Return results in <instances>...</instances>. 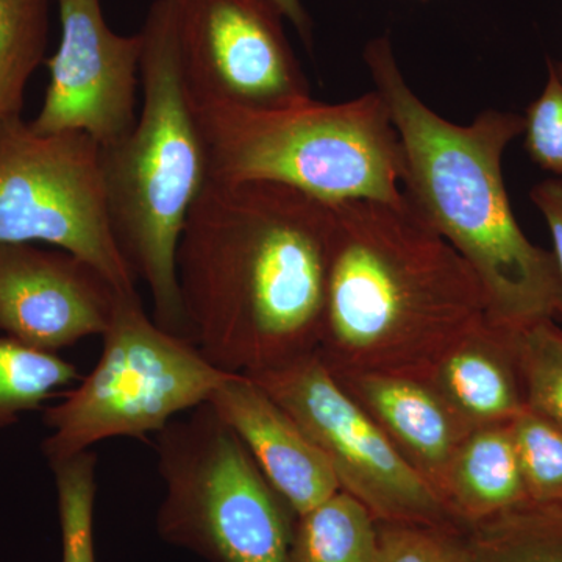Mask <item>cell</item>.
<instances>
[{"mask_svg": "<svg viewBox=\"0 0 562 562\" xmlns=\"http://www.w3.org/2000/svg\"><path fill=\"white\" fill-rule=\"evenodd\" d=\"M143 105L133 131L101 149L111 231L154 302V321L188 339L177 249L206 180V155L181 69L173 0H155L140 29Z\"/></svg>", "mask_w": 562, "mask_h": 562, "instance_id": "cell-4", "label": "cell"}, {"mask_svg": "<svg viewBox=\"0 0 562 562\" xmlns=\"http://www.w3.org/2000/svg\"><path fill=\"white\" fill-rule=\"evenodd\" d=\"M335 376L442 497L454 453L472 428L420 376L383 372Z\"/></svg>", "mask_w": 562, "mask_h": 562, "instance_id": "cell-14", "label": "cell"}, {"mask_svg": "<svg viewBox=\"0 0 562 562\" xmlns=\"http://www.w3.org/2000/svg\"><path fill=\"white\" fill-rule=\"evenodd\" d=\"M79 376L77 366L60 355L0 335V431L16 424L22 414L40 409Z\"/></svg>", "mask_w": 562, "mask_h": 562, "instance_id": "cell-20", "label": "cell"}, {"mask_svg": "<svg viewBox=\"0 0 562 562\" xmlns=\"http://www.w3.org/2000/svg\"><path fill=\"white\" fill-rule=\"evenodd\" d=\"M192 103L280 106L312 98L268 0H173Z\"/></svg>", "mask_w": 562, "mask_h": 562, "instance_id": "cell-10", "label": "cell"}, {"mask_svg": "<svg viewBox=\"0 0 562 562\" xmlns=\"http://www.w3.org/2000/svg\"><path fill=\"white\" fill-rule=\"evenodd\" d=\"M424 379L472 430L509 424L527 408L514 330L486 317L450 344Z\"/></svg>", "mask_w": 562, "mask_h": 562, "instance_id": "cell-15", "label": "cell"}, {"mask_svg": "<svg viewBox=\"0 0 562 562\" xmlns=\"http://www.w3.org/2000/svg\"><path fill=\"white\" fill-rule=\"evenodd\" d=\"M268 2L271 3L273 9L279 10L284 20L294 25L295 31L301 33L303 41L310 46L313 40V25L302 0H268Z\"/></svg>", "mask_w": 562, "mask_h": 562, "instance_id": "cell-27", "label": "cell"}, {"mask_svg": "<svg viewBox=\"0 0 562 562\" xmlns=\"http://www.w3.org/2000/svg\"><path fill=\"white\" fill-rule=\"evenodd\" d=\"M249 376L294 417L341 491L360 501L376 522L461 524L317 351Z\"/></svg>", "mask_w": 562, "mask_h": 562, "instance_id": "cell-9", "label": "cell"}, {"mask_svg": "<svg viewBox=\"0 0 562 562\" xmlns=\"http://www.w3.org/2000/svg\"><path fill=\"white\" fill-rule=\"evenodd\" d=\"M192 111L210 180L286 184L327 205L406 203L401 139L376 91L342 103H192Z\"/></svg>", "mask_w": 562, "mask_h": 562, "instance_id": "cell-5", "label": "cell"}, {"mask_svg": "<svg viewBox=\"0 0 562 562\" xmlns=\"http://www.w3.org/2000/svg\"><path fill=\"white\" fill-rule=\"evenodd\" d=\"M57 490L61 562H95L94 505L98 454L83 452L49 464Z\"/></svg>", "mask_w": 562, "mask_h": 562, "instance_id": "cell-21", "label": "cell"}, {"mask_svg": "<svg viewBox=\"0 0 562 562\" xmlns=\"http://www.w3.org/2000/svg\"><path fill=\"white\" fill-rule=\"evenodd\" d=\"M509 425L528 497L532 503L562 506V427L530 408Z\"/></svg>", "mask_w": 562, "mask_h": 562, "instance_id": "cell-23", "label": "cell"}, {"mask_svg": "<svg viewBox=\"0 0 562 562\" xmlns=\"http://www.w3.org/2000/svg\"><path fill=\"white\" fill-rule=\"evenodd\" d=\"M469 528L473 562H562V506L530 502Z\"/></svg>", "mask_w": 562, "mask_h": 562, "instance_id": "cell-19", "label": "cell"}, {"mask_svg": "<svg viewBox=\"0 0 562 562\" xmlns=\"http://www.w3.org/2000/svg\"><path fill=\"white\" fill-rule=\"evenodd\" d=\"M376 562H473L471 528L461 524L379 522Z\"/></svg>", "mask_w": 562, "mask_h": 562, "instance_id": "cell-24", "label": "cell"}, {"mask_svg": "<svg viewBox=\"0 0 562 562\" xmlns=\"http://www.w3.org/2000/svg\"><path fill=\"white\" fill-rule=\"evenodd\" d=\"M527 408L562 427V330L553 319L514 330Z\"/></svg>", "mask_w": 562, "mask_h": 562, "instance_id": "cell-22", "label": "cell"}, {"mask_svg": "<svg viewBox=\"0 0 562 562\" xmlns=\"http://www.w3.org/2000/svg\"><path fill=\"white\" fill-rule=\"evenodd\" d=\"M509 424L473 428L454 453L442 498L465 527L531 502Z\"/></svg>", "mask_w": 562, "mask_h": 562, "instance_id": "cell-16", "label": "cell"}, {"mask_svg": "<svg viewBox=\"0 0 562 562\" xmlns=\"http://www.w3.org/2000/svg\"><path fill=\"white\" fill-rule=\"evenodd\" d=\"M117 291L90 262L41 244L0 246V335L57 353L109 327Z\"/></svg>", "mask_w": 562, "mask_h": 562, "instance_id": "cell-12", "label": "cell"}, {"mask_svg": "<svg viewBox=\"0 0 562 562\" xmlns=\"http://www.w3.org/2000/svg\"><path fill=\"white\" fill-rule=\"evenodd\" d=\"M525 149L536 165L562 179V81L549 61V80L524 117Z\"/></svg>", "mask_w": 562, "mask_h": 562, "instance_id": "cell-25", "label": "cell"}, {"mask_svg": "<svg viewBox=\"0 0 562 562\" xmlns=\"http://www.w3.org/2000/svg\"><path fill=\"white\" fill-rule=\"evenodd\" d=\"M94 369L44 413L49 464L95 443L144 438L210 401L231 373L211 364L190 339L150 319L138 291L120 292Z\"/></svg>", "mask_w": 562, "mask_h": 562, "instance_id": "cell-6", "label": "cell"}, {"mask_svg": "<svg viewBox=\"0 0 562 562\" xmlns=\"http://www.w3.org/2000/svg\"><path fill=\"white\" fill-rule=\"evenodd\" d=\"M61 40L46 58L49 83L33 131L41 135L85 133L113 146L135 127L143 35H117L101 0H57Z\"/></svg>", "mask_w": 562, "mask_h": 562, "instance_id": "cell-11", "label": "cell"}, {"mask_svg": "<svg viewBox=\"0 0 562 562\" xmlns=\"http://www.w3.org/2000/svg\"><path fill=\"white\" fill-rule=\"evenodd\" d=\"M52 0H0V128L22 116L25 91L46 63Z\"/></svg>", "mask_w": 562, "mask_h": 562, "instance_id": "cell-18", "label": "cell"}, {"mask_svg": "<svg viewBox=\"0 0 562 562\" xmlns=\"http://www.w3.org/2000/svg\"><path fill=\"white\" fill-rule=\"evenodd\" d=\"M333 206L317 353L333 373L420 376L486 317L469 262L409 202Z\"/></svg>", "mask_w": 562, "mask_h": 562, "instance_id": "cell-2", "label": "cell"}, {"mask_svg": "<svg viewBox=\"0 0 562 562\" xmlns=\"http://www.w3.org/2000/svg\"><path fill=\"white\" fill-rule=\"evenodd\" d=\"M41 244L136 291L106 211L101 147L85 133L41 135L20 116L0 128V246Z\"/></svg>", "mask_w": 562, "mask_h": 562, "instance_id": "cell-8", "label": "cell"}, {"mask_svg": "<svg viewBox=\"0 0 562 562\" xmlns=\"http://www.w3.org/2000/svg\"><path fill=\"white\" fill-rule=\"evenodd\" d=\"M553 68L557 70L558 77H560V80L562 81V63H553Z\"/></svg>", "mask_w": 562, "mask_h": 562, "instance_id": "cell-28", "label": "cell"}, {"mask_svg": "<svg viewBox=\"0 0 562 562\" xmlns=\"http://www.w3.org/2000/svg\"><path fill=\"white\" fill-rule=\"evenodd\" d=\"M209 403L295 517L341 491L316 443L251 376L231 373Z\"/></svg>", "mask_w": 562, "mask_h": 562, "instance_id": "cell-13", "label": "cell"}, {"mask_svg": "<svg viewBox=\"0 0 562 562\" xmlns=\"http://www.w3.org/2000/svg\"><path fill=\"white\" fill-rule=\"evenodd\" d=\"M531 201L546 217L547 227L552 235V254L561 283L558 316L562 317V179H550L536 184L531 190Z\"/></svg>", "mask_w": 562, "mask_h": 562, "instance_id": "cell-26", "label": "cell"}, {"mask_svg": "<svg viewBox=\"0 0 562 562\" xmlns=\"http://www.w3.org/2000/svg\"><path fill=\"white\" fill-rule=\"evenodd\" d=\"M364 60L401 139L403 194L476 273L486 319L508 330L553 319L557 262L520 231L503 181V154L524 117L487 110L469 125L443 120L403 79L386 36L366 46Z\"/></svg>", "mask_w": 562, "mask_h": 562, "instance_id": "cell-3", "label": "cell"}, {"mask_svg": "<svg viewBox=\"0 0 562 562\" xmlns=\"http://www.w3.org/2000/svg\"><path fill=\"white\" fill-rule=\"evenodd\" d=\"M165 541L210 562H291L295 514L209 402L157 435Z\"/></svg>", "mask_w": 562, "mask_h": 562, "instance_id": "cell-7", "label": "cell"}, {"mask_svg": "<svg viewBox=\"0 0 562 562\" xmlns=\"http://www.w3.org/2000/svg\"><path fill=\"white\" fill-rule=\"evenodd\" d=\"M376 557L379 522L347 492L295 517L291 562H376Z\"/></svg>", "mask_w": 562, "mask_h": 562, "instance_id": "cell-17", "label": "cell"}, {"mask_svg": "<svg viewBox=\"0 0 562 562\" xmlns=\"http://www.w3.org/2000/svg\"><path fill=\"white\" fill-rule=\"evenodd\" d=\"M333 206L271 181L206 180L177 249L188 339L257 375L317 350Z\"/></svg>", "mask_w": 562, "mask_h": 562, "instance_id": "cell-1", "label": "cell"}]
</instances>
